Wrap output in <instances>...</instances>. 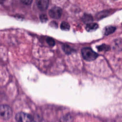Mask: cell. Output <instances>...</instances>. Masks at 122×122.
<instances>
[{
	"instance_id": "cell-1",
	"label": "cell",
	"mask_w": 122,
	"mask_h": 122,
	"mask_svg": "<svg viewBox=\"0 0 122 122\" xmlns=\"http://www.w3.org/2000/svg\"><path fill=\"white\" fill-rule=\"evenodd\" d=\"M81 54L83 58L86 61H92L95 60L98 55L92 49L89 47L83 48L81 50Z\"/></svg>"
},
{
	"instance_id": "cell-2",
	"label": "cell",
	"mask_w": 122,
	"mask_h": 122,
	"mask_svg": "<svg viewBox=\"0 0 122 122\" xmlns=\"http://www.w3.org/2000/svg\"><path fill=\"white\" fill-rule=\"evenodd\" d=\"M12 115V110L8 105H0V118L3 120L10 119Z\"/></svg>"
},
{
	"instance_id": "cell-3",
	"label": "cell",
	"mask_w": 122,
	"mask_h": 122,
	"mask_svg": "<svg viewBox=\"0 0 122 122\" xmlns=\"http://www.w3.org/2000/svg\"><path fill=\"white\" fill-rule=\"evenodd\" d=\"M15 119L18 122H31L33 118L29 114L20 112L16 114Z\"/></svg>"
},
{
	"instance_id": "cell-4",
	"label": "cell",
	"mask_w": 122,
	"mask_h": 122,
	"mask_svg": "<svg viewBox=\"0 0 122 122\" xmlns=\"http://www.w3.org/2000/svg\"><path fill=\"white\" fill-rule=\"evenodd\" d=\"M49 15L53 19H59L62 14V10L60 7H54L51 9L49 12Z\"/></svg>"
},
{
	"instance_id": "cell-5",
	"label": "cell",
	"mask_w": 122,
	"mask_h": 122,
	"mask_svg": "<svg viewBox=\"0 0 122 122\" xmlns=\"http://www.w3.org/2000/svg\"><path fill=\"white\" fill-rule=\"evenodd\" d=\"M49 0H36V4L38 8L41 10H45L49 5Z\"/></svg>"
},
{
	"instance_id": "cell-6",
	"label": "cell",
	"mask_w": 122,
	"mask_h": 122,
	"mask_svg": "<svg viewBox=\"0 0 122 122\" xmlns=\"http://www.w3.org/2000/svg\"><path fill=\"white\" fill-rule=\"evenodd\" d=\"M112 47L115 51H120L122 50V40L117 39L114 40Z\"/></svg>"
},
{
	"instance_id": "cell-7",
	"label": "cell",
	"mask_w": 122,
	"mask_h": 122,
	"mask_svg": "<svg viewBox=\"0 0 122 122\" xmlns=\"http://www.w3.org/2000/svg\"><path fill=\"white\" fill-rule=\"evenodd\" d=\"M98 28V25L97 23L90 22L88 23L86 26V30L88 31H92L95 30Z\"/></svg>"
},
{
	"instance_id": "cell-8",
	"label": "cell",
	"mask_w": 122,
	"mask_h": 122,
	"mask_svg": "<svg viewBox=\"0 0 122 122\" xmlns=\"http://www.w3.org/2000/svg\"><path fill=\"white\" fill-rule=\"evenodd\" d=\"M116 30V28L113 26H110L106 27L104 29V33L106 35H108L114 32Z\"/></svg>"
},
{
	"instance_id": "cell-9",
	"label": "cell",
	"mask_w": 122,
	"mask_h": 122,
	"mask_svg": "<svg viewBox=\"0 0 122 122\" xmlns=\"http://www.w3.org/2000/svg\"><path fill=\"white\" fill-rule=\"evenodd\" d=\"M73 119L70 114H66L62 116L60 119V122H73Z\"/></svg>"
},
{
	"instance_id": "cell-10",
	"label": "cell",
	"mask_w": 122,
	"mask_h": 122,
	"mask_svg": "<svg viewBox=\"0 0 122 122\" xmlns=\"http://www.w3.org/2000/svg\"><path fill=\"white\" fill-rule=\"evenodd\" d=\"M82 20L85 22L90 23L93 20V18L92 16L90 15L85 14L82 18Z\"/></svg>"
},
{
	"instance_id": "cell-11",
	"label": "cell",
	"mask_w": 122,
	"mask_h": 122,
	"mask_svg": "<svg viewBox=\"0 0 122 122\" xmlns=\"http://www.w3.org/2000/svg\"><path fill=\"white\" fill-rule=\"evenodd\" d=\"M110 47L109 46L106 44H102L97 47V49L99 51H107L109 50Z\"/></svg>"
},
{
	"instance_id": "cell-12",
	"label": "cell",
	"mask_w": 122,
	"mask_h": 122,
	"mask_svg": "<svg viewBox=\"0 0 122 122\" xmlns=\"http://www.w3.org/2000/svg\"><path fill=\"white\" fill-rule=\"evenodd\" d=\"M70 26L69 24L65 21H63L61 22V28L62 30H68L70 29Z\"/></svg>"
},
{
	"instance_id": "cell-13",
	"label": "cell",
	"mask_w": 122,
	"mask_h": 122,
	"mask_svg": "<svg viewBox=\"0 0 122 122\" xmlns=\"http://www.w3.org/2000/svg\"><path fill=\"white\" fill-rule=\"evenodd\" d=\"M62 49L67 54H70L73 51V49L68 45H64L62 47Z\"/></svg>"
},
{
	"instance_id": "cell-14",
	"label": "cell",
	"mask_w": 122,
	"mask_h": 122,
	"mask_svg": "<svg viewBox=\"0 0 122 122\" xmlns=\"http://www.w3.org/2000/svg\"><path fill=\"white\" fill-rule=\"evenodd\" d=\"M46 41L50 46H53L55 44V41L52 38L48 37L46 39Z\"/></svg>"
},
{
	"instance_id": "cell-15",
	"label": "cell",
	"mask_w": 122,
	"mask_h": 122,
	"mask_svg": "<svg viewBox=\"0 0 122 122\" xmlns=\"http://www.w3.org/2000/svg\"><path fill=\"white\" fill-rule=\"evenodd\" d=\"M40 20L41 22H45L48 20V18L45 14H41L40 16Z\"/></svg>"
},
{
	"instance_id": "cell-16",
	"label": "cell",
	"mask_w": 122,
	"mask_h": 122,
	"mask_svg": "<svg viewBox=\"0 0 122 122\" xmlns=\"http://www.w3.org/2000/svg\"><path fill=\"white\" fill-rule=\"evenodd\" d=\"M107 12L108 11H107V12L106 11H103V12H101L100 13H99V14L97 15L98 18H104V17H105L106 16H107Z\"/></svg>"
},
{
	"instance_id": "cell-17",
	"label": "cell",
	"mask_w": 122,
	"mask_h": 122,
	"mask_svg": "<svg viewBox=\"0 0 122 122\" xmlns=\"http://www.w3.org/2000/svg\"><path fill=\"white\" fill-rule=\"evenodd\" d=\"M21 2L26 5H30L32 1V0H20Z\"/></svg>"
},
{
	"instance_id": "cell-18",
	"label": "cell",
	"mask_w": 122,
	"mask_h": 122,
	"mask_svg": "<svg viewBox=\"0 0 122 122\" xmlns=\"http://www.w3.org/2000/svg\"><path fill=\"white\" fill-rule=\"evenodd\" d=\"M5 0H0V4H1L4 2Z\"/></svg>"
},
{
	"instance_id": "cell-19",
	"label": "cell",
	"mask_w": 122,
	"mask_h": 122,
	"mask_svg": "<svg viewBox=\"0 0 122 122\" xmlns=\"http://www.w3.org/2000/svg\"></svg>"
}]
</instances>
